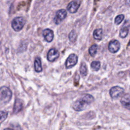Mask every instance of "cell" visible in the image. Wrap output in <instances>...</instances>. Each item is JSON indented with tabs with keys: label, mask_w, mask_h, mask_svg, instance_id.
Listing matches in <instances>:
<instances>
[{
	"label": "cell",
	"mask_w": 130,
	"mask_h": 130,
	"mask_svg": "<svg viewBox=\"0 0 130 130\" xmlns=\"http://www.w3.org/2000/svg\"><path fill=\"white\" fill-rule=\"evenodd\" d=\"M67 11L64 9H62L56 13V15L54 18V21L56 24H59L60 23L62 22L63 20L67 17Z\"/></svg>",
	"instance_id": "5"
},
{
	"label": "cell",
	"mask_w": 130,
	"mask_h": 130,
	"mask_svg": "<svg viewBox=\"0 0 130 130\" xmlns=\"http://www.w3.org/2000/svg\"><path fill=\"white\" fill-rule=\"evenodd\" d=\"M25 19L22 17H16L11 22V27H12L13 29L15 31H20L24 27V25H25Z\"/></svg>",
	"instance_id": "3"
},
{
	"label": "cell",
	"mask_w": 130,
	"mask_h": 130,
	"mask_svg": "<svg viewBox=\"0 0 130 130\" xmlns=\"http://www.w3.org/2000/svg\"><path fill=\"white\" fill-rule=\"evenodd\" d=\"M129 45L130 46V41H129Z\"/></svg>",
	"instance_id": "23"
},
{
	"label": "cell",
	"mask_w": 130,
	"mask_h": 130,
	"mask_svg": "<svg viewBox=\"0 0 130 130\" xmlns=\"http://www.w3.org/2000/svg\"><path fill=\"white\" fill-rule=\"evenodd\" d=\"M77 63V57L75 54H71L66 62V67L67 69L72 68Z\"/></svg>",
	"instance_id": "6"
},
{
	"label": "cell",
	"mask_w": 130,
	"mask_h": 130,
	"mask_svg": "<svg viewBox=\"0 0 130 130\" xmlns=\"http://www.w3.org/2000/svg\"><path fill=\"white\" fill-rule=\"evenodd\" d=\"M12 96V92L8 88L3 86L0 88V103L6 104L9 102Z\"/></svg>",
	"instance_id": "2"
},
{
	"label": "cell",
	"mask_w": 130,
	"mask_h": 130,
	"mask_svg": "<svg viewBox=\"0 0 130 130\" xmlns=\"http://www.w3.org/2000/svg\"><path fill=\"white\" fill-rule=\"evenodd\" d=\"M69 41L71 43H74V42L76 41V39H77V34H76L75 30H72V31L69 33Z\"/></svg>",
	"instance_id": "17"
},
{
	"label": "cell",
	"mask_w": 130,
	"mask_h": 130,
	"mask_svg": "<svg viewBox=\"0 0 130 130\" xmlns=\"http://www.w3.org/2000/svg\"><path fill=\"white\" fill-rule=\"evenodd\" d=\"M34 69L37 72H40L42 71V65L41 59L39 57H37L34 61Z\"/></svg>",
	"instance_id": "14"
},
{
	"label": "cell",
	"mask_w": 130,
	"mask_h": 130,
	"mask_svg": "<svg viewBox=\"0 0 130 130\" xmlns=\"http://www.w3.org/2000/svg\"><path fill=\"white\" fill-rule=\"evenodd\" d=\"M8 116V113L6 111H0V124L6 119Z\"/></svg>",
	"instance_id": "21"
},
{
	"label": "cell",
	"mask_w": 130,
	"mask_h": 130,
	"mask_svg": "<svg viewBox=\"0 0 130 130\" xmlns=\"http://www.w3.org/2000/svg\"><path fill=\"white\" fill-rule=\"evenodd\" d=\"M124 19V15L121 14V15H119L116 17L115 19V24H117V25H119L123 21Z\"/></svg>",
	"instance_id": "20"
},
{
	"label": "cell",
	"mask_w": 130,
	"mask_h": 130,
	"mask_svg": "<svg viewBox=\"0 0 130 130\" xmlns=\"http://www.w3.org/2000/svg\"><path fill=\"white\" fill-rule=\"evenodd\" d=\"M130 26L129 21L127 20L125 22L124 25L122 27L120 30V37L122 38H125L128 36V32H129V28Z\"/></svg>",
	"instance_id": "10"
},
{
	"label": "cell",
	"mask_w": 130,
	"mask_h": 130,
	"mask_svg": "<svg viewBox=\"0 0 130 130\" xmlns=\"http://www.w3.org/2000/svg\"><path fill=\"white\" fill-rule=\"evenodd\" d=\"M126 1V5L128 6H130V0H125Z\"/></svg>",
	"instance_id": "22"
},
{
	"label": "cell",
	"mask_w": 130,
	"mask_h": 130,
	"mask_svg": "<svg viewBox=\"0 0 130 130\" xmlns=\"http://www.w3.org/2000/svg\"><path fill=\"white\" fill-rule=\"evenodd\" d=\"M58 57H59V52L57 50L55 49V48L51 49L48 52V55H47V58L50 62H53Z\"/></svg>",
	"instance_id": "9"
},
{
	"label": "cell",
	"mask_w": 130,
	"mask_h": 130,
	"mask_svg": "<svg viewBox=\"0 0 130 130\" xmlns=\"http://www.w3.org/2000/svg\"><path fill=\"white\" fill-rule=\"evenodd\" d=\"M121 103L126 109L130 110V94H126L124 95L121 100Z\"/></svg>",
	"instance_id": "12"
},
{
	"label": "cell",
	"mask_w": 130,
	"mask_h": 130,
	"mask_svg": "<svg viewBox=\"0 0 130 130\" xmlns=\"http://www.w3.org/2000/svg\"><path fill=\"white\" fill-rule=\"evenodd\" d=\"M80 2L77 0H74V1L70 2L69 5H67V9L70 13H74L77 12L80 6Z\"/></svg>",
	"instance_id": "7"
},
{
	"label": "cell",
	"mask_w": 130,
	"mask_h": 130,
	"mask_svg": "<svg viewBox=\"0 0 130 130\" xmlns=\"http://www.w3.org/2000/svg\"><path fill=\"white\" fill-rule=\"evenodd\" d=\"M98 50V46L96 44H93V45L91 46V47L89 49V53H90V55L91 57H94V56L96 55V52H97Z\"/></svg>",
	"instance_id": "18"
},
{
	"label": "cell",
	"mask_w": 130,
	"mask_h": 130,
	"mask_svg": "<svg viewBox=\"0 0 130 130\" xmlns=\"http://www.w3.org/2000/svg\"><path fill=\"white\" fill-rule=\"evenodd\" d=\"M103 31L101 29H97L94 30L93 32V37L95 39L97 40H100L102 38Z\"/></svg>",
	"instance_id": "15"
},
{
	"label": "cell",
	"mask_w": 130,
	"mask_h": 130,
	"mask_svg": "<svg viewBox=\"0 0 130 130\" xmlns=\"http://www.w3.org/2000/svg\"><path fill=\"white\" fill-rule=\"evenodd\" d=\"M91 67L94 71H99L100 68V62L99 61H93L91 63Z\"/></svg>",
	"instance_id": "19"
},
{
	"label": "cell",
	"mask_w": 130,
	"mask_h": 130,
	"mask_svg": "<svg viewBox=\"0 0 130 130\" xmlns=\"http://www.w3.org/2000/svg\"><path fill=\"white\" fill-rule=\"evenodd\" d=\"M124 90L123 88L120 87L119 86H116L112 88L110 90L109 93L112 99H116L121 96L124 93Z\"/></svg>",
	"instance_id": "4"
},
{
	"label": "cell",
	"mask_w": 130,
	"mask_h": 130,
	"mask_svg": "<svg viewBox=\"0 0 130 130\" xmlns=\"http://www.w3.org/2000/svg\"><path fill=\"white\" fill-rule=\"evenodd\" d=\"M94 98L92 95L86 94L79 99L73 105V109L76 111H82L88 107L93 102Z\"/></svg>",
	"instance_id": "1"
},
{
	"label": "cell",
	"mask_w": 130,
	"mask_h": 130,
	"mask_svg": "<svg viewBox=\"0 0 130 130\" xmlns=\"http://www.w3.org/2000/svg\"><path fill=\"white\" fill-rule=\"evenodd\" d=\"M80 73H81V74L82 75V76H83V77H85V76L87 75L88 69L86 63H83L82 64H81V67H80Z\"/></svg>",
	"instance_id": "16"
},
{
	"label": "cell",
	"mask_w": 130,
	"mask_h": 130,
	"mask_svg": "<svg viewBox=\"0 0 130 130\" xmlns=\"http://www.w3.org/2000/svg\"><path fill=\"white\" fill-rule=\"evenodd\" d=\"M43 37L47 42H52L53 39L54 34H53V30L50 29H46L43 31Z\"/></svg>",
	"instance_id": "11"
},
{
	"label": "cell",
	"mask_w": 130,
	"mask_h": 130,
	"mask_svg": "<svg viewBox=\"0 0 130 130\" xmlns=\"http://www.w3.org/2000/svg\"><path fill=\"white\" fill-rule=\"evenodd\" d=\"M23 108V103L21 100L17 99L15 100V104L13 107V113L14 114H17Z\"/></svg>",
	"instance_id": "13"
},
{
	"label": "cell",
	"mask_w": 130,
	"mask_h": 130,
	"mask_svg": "<svg viewBox=\"0 0 130 130\" xmlns=\"http://www.w3.org/2000/svg\"><path fill=\"white\" fill-rule=\"evenodd\" d=\"M121 47L120 43L118 40H112L109 44V50L112 53H117Z\"/></svg>",
	"instance_id": "8"
}]
</instances>
